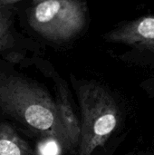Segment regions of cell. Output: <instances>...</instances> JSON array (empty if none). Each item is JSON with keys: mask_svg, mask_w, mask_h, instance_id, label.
Instances as JSON below:
<instances>
[{"mask_svg": "<svg viewBox=\"0 0 154 155\" xmlns=\"http://www.w3.org/2000/svg\"><path fill=\"white\" fill-rule=\"evenodd\" d=\"M0 109L21 125L72 149L57 104L37 84L14 74H0Z\"/></svg>", "mask_w": 154, "mask_h": 155, "instance_id": "cell-1", "label": "cell"}, {"mask_svg": "<svg viewBox=\"0 0 154 155\" xmlns=\"http://www.w3.org/2000/svg\"><path fill=\"white\" fill-rule=\"evenodd\" d=\"M78 95L82 114L79 155H91L115 129L118 107L110 93L95 84L80 87Z\"/></svg>", "mask_w": 154, "mask_h": 155, "instance_id": "cell-2", "label": "cell"}, {"mask_svg": "<svg viewBox=\"0 0 154 155\" xmlns=\"http://www.w3.org/2000/svg\"><path fill=\"white\" fill-rule=\"evenodd\" d=\"M29 25L50 41H69L84 30L86 6L81 0L40 1L30 12Z\"/></svg>", "mask_w": 154, "mask_h": 155, "instance_id": "cell-3", "label": "cell"}, {"mask_svg": "<svg viewBox=\"0 0 154 155\" xmlns=\"http://www.w3.org/2000/svg\"><path fill=\"white\" fill-rule=\"evenodd\" d=\"M103 38L154 52V15H145L123 23L106 33Z\"/></svg>", "mask_w": 154, "mask_h": 155, "instance_id": "cell-4", "label": "cell"}, {"mask_svg": "<svg viewBox=\"0 0 154 155\" xmlns=\"http://www.w3.org/2000/svg\"><path fill=\"white\" fill-rule=\"evenodd\" d=\"M56 104L60 119L68 137L71 148H75L76 145L80 143L81 124L74 113L72 104L69 101L67 92H65L64 89H60V94H58Z\"/></svg>", "mask_w": 154, "mask_h": 155, "instance_id": "cell-5", "label": "cell"}, {"mask_svg": "<svg viewBox=\"0 0 154 155\" xmlns=\"http://www.w3.org/2000/svg\"><path fill=\"white\" fill-rule=\"evenodd\" d=\"M0 155H34V153L11 124L2 123L0 124Z\"/></svg>", "mask_w": 154, "mask_h": 155, "instance_id": "cell-6", "label": "cell"}, {"mask_svg": "<svg viewBox=\"0 0 154 155\" xmlns=\"http://www.w3.org/2000/svg\"><path fill=\"white\" fill-rule=\"evenodd\" d=\"M61 143L54 138H46L38 145L39 155H59Z\"/></svg>", "mask_w": 154, "mask_h": 155, "instance_id": "cell-7", "label": "cell"}, {"mask_svg": "<svg viewBox=\"0 0 154 155\" xmlns=\"http://www.w3.org/2000/svg\"><path fill=\"white\" fill-rule=\"evenodd\" d=\"M10 22L0 9V49L3 48L8 40Z\"/></svg>", "mask_w": 154, "mask_h": 155, "instance_id": "cell-8", "label": "cell"}, {"mask_svg": "<svg viewBox=\"0 0 154 155\" xmlns=\"http://www.w3.org/2000/svg\"><path fill=\"white\" fill-rule=\"evenodd\" d=\"M19 1H22V0H0V7L5 6V5H11V4H15ZM39 1H44V0H39Z\"/></svg>", "mask_w": 154, "mask_h": 155, "instance_id": "cell-9", "label": "cell"}]
</instances>
